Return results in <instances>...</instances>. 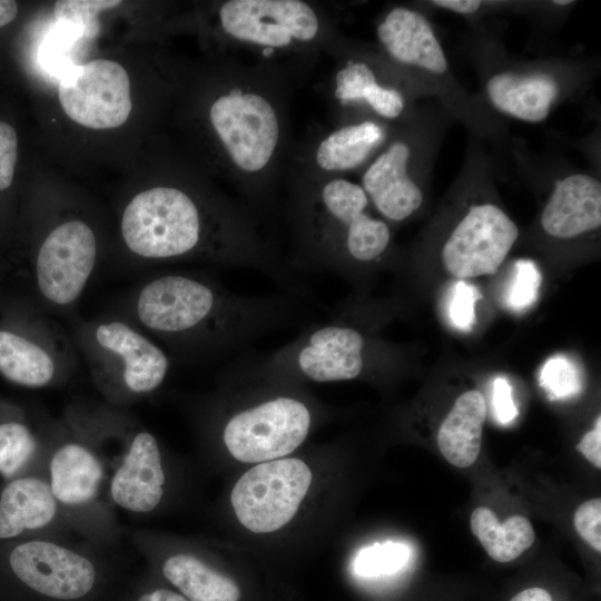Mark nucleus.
<instances>
[{
  "instance_id": "20e7f679",
  "label": "nucleus",
  "mask_w": 601,
  "mask_h": 601,
  "mask_svg": "<svg viewBox=\"0 0 601 601\" xmlns=\"http://www.w3.org/2000/svg\"><path fill=\"white\" fill-rule=\"evenodd\" d=\"M376 49L428 99L437 101L479 140L501 144L508 127L479 95H472L457 79L436 31L421 10L396 4L376 21Z\"/></svg>"
},
{
  "instance_id": "c756f323",
  "label": "nucleus",
  "mask_w": 601,
  "mask_h": 601,
  "mask_svg": "<svg viewBox=\"0 0 601 601\" xmlns=\"http://www.w3.org/2000/svg\"><path fill=\"white\" fill-rule=\"evenodd\" d=\"M573 523L579 535L598 552L601 551V500L591 499L575 511Z\"/></svg>"
},
{
  "instance_id": "7c9ffc66",
  "label": "nucleus",
  "mask_w": 601,
  "mask_h": 601,
  "mask_svg": "<svg viewBox=\"0 0 601 601\" xmlns=\"http://www.w3.org/2000/svg\"><path fill=\"white\" fill-rule=\"evenodd\" d=\"M17 158V132L8 122L0 120V191H4L11 186Z\"/></svg>"
},
{
  "instance_id": "9d476101",
  "label": "nucleus",
  "mask_w": 601,
  "mask_h": 601,
  "mask_svg": "<svg viewBox=\"0 0 601 601\" xmlns=\"http://www.w3.org/2000/svg\"><path fill=\"white\" fill-rule=\"evenodd\" d=\"M333 53L339 58L332 79L333 97L342 110L352 111L351 119L368 117L394 125L408 118L418 107L416 102L427 98L376 47L343 40Z\"/></svg>"
},
{
  "instance_id": "7ed1b4c3",
  "label": "nucleus",
  "mask_w": 601,
  "mask_h": 601,
  "mask_svg": "<svg viewBox=\"0 0 601 601\" xmlns=\"http://www.w3.org/2000/svg\"><path fill=\"white\" fill-rule=\"evenodd\" d=\"M302 174L289 183L287 267L349 274L382 260L391 248L392 230L372 215L362 186L345 177Z\"/></svg>"
},
{
  "instance_id": "cd10ccee",
  "label": "nucleus",
  "mask_w": 601,
  "mask_h": 601,
  "mask_svg": "<svg viewBox=\"0 0 601 601\" xmlns=\"http://www.w3.org/2000/svg\"><path fill=\"white\" fill-rule=\"evenodd\" d=\"M514 268L506 302L511 309L523 311L535 302L542 276L535 263L530 259H519Z\"/></svg>"
},
{
  "instance_id": "dca6fc26",
  "label": "nucleus",
  "mask_w": 601,
  "mask_h": 601,
  "mask_svg": "<svg viewBox=\"0 0 601 601\" xmlns=\"http://www.w3.org/2000/svg\"><path fill=\"white\" fill-rule=\"evenodd\" d=\"M543 233L569 240L601 226V183L585 170L558 176L540 216Z\"/></svg>"
},
{
  "instance_id": "ddd939ff",
  "label": "nucleus",
  "mask_w": 601,
  "mask_h": 601,
  "mask_svg": "<svg viewBox=\"0 0 601 601\" xmlns=\"http://www.w3.org/2000/svg\"><path fill=\"white\" fill-rule=\"evenodd\" d=\"M519 238V228L492 200L473 201L451 228L441 256L445 269L460 279L496 273Z\"/></svg>"
},
{
  "instance_id": "a878e982",
  "label": "nucleus",
  "mask_w": 601,
  "mask_h": 601,
  "mask_svg": "<svg viewBox=\"0 0 601 601\" xmlns=\"http://www.w3.org/2000/svg\"><path fill=\"white\" fill-rule=\"evenodd\" d=\"M119 0H61L53 7V13L59 22L71 26L80 36L92 40L100 32V12L116 8Z\"/></svg>"
},
{
  "instance_id": "c9c22d12",
  "label": "nucleus",
  "mask_w": 601,
  "mask_h": 601,
  "mask_svg": "<svg viewBox=\"0 0 601 601\" xmlns=\"http://www.w3.org/2000/svg\"><path fill=\"white\" fill-rule=\"evenodd\" d=\"M138 601H187L184 597L166 589H158L146 593Z\"/></svg>"
},
{
  "instance_id": "6e6552de",
  "label": "nucleus",
  "mask_w": 601,
  "mask_h": 601,
  "mask_svg": "<svg viewBox=\"0 0 601 601\" xmlns=\"http://www.w3.org/2000/svg\"><path fill=\"white\" fill-rule=\"evenodd\" d=\"M70 335L93 382L115 403L152 393L169 373L170 355L119 314L81 321Z\"/></svg>"
},
{
  "instance_id": "bb28decb",
  "label": "nucleus",
  "mask_w": 601,
  "mask_h": 601,
  "mask_svg": "<svg viewBox=\"0 0 601 601\" xmlns=\"http://www.w3.org/2000/svg\"><path fill=\"white\" fill-rule=\"evenodd\" d=\"M540 384L550 398H566L582 390L578 367L564 356H554L546 361L540 375Z\"/></svg>"
},
{
  "instance_id": "1a4fd4ad",
  "label": "nucleus",
  "mask_w": 601,
  "mask_h": 601,
  "mask_svg": "<svg viewBox=\"0 0 601 601\" xmlns=\"http://www.w3.org/2000/svg\"><path fill=\"white\" fill-rule=\"evenodd\" d=\"M79 355L71 335L21 297L0 303V375L29 388L59 384L76 371Z\"/></svg>"
},
{
  "instance_id": "a211bd4d",
  "label": "nucleus",
  "mask_w": 601,
  "mask_h": 601,
  "mask_svg": "<svg viewBox=\"0 0 601 601\" xmlns=\"http://www.w3.org/2000/svg\"><path fill=\"white\" fill-rule=\"evenodd\" d=\"M164 484L158 442L148 431L137 430L131 434L122 463L111 480V499L127 511L147 513L160 503Z\"/></svg>"
},
{
  "instance_id": "2eb2a0df",
  "label": "nucleus",
  "mask_w": 601,
  "mask_h": 601,
  "mask_svg": "<svg viewBox=\"0 0 601 601\" xmlns=\"http://www.w3.org/2000/svg\"><path fill=\"white\" fill-rule=\"evenodd\" d=\"M9 565L26 587L58 600L85 597L96 582V569L89 559L50 541L17 545L9 555Z\"/></svg>"
},
{
  "instance_id": "473e14b6",
  "label": "nucleus",
  "mask_w": 601,
  "mask_h": 601,
  "mask_svg": "<svg viewBox=\"0 0 601 601\" xmlns=\"http://www.w3.org/2000/svg\"><path fill=\"white\" fill-rule=\"evenodd\" d=\"M577 450L595 467H601V417L594 427L587 432L577 445Z\"/></svg>"
},
{
  "instance_id": "9b49d317",
  "label": "nucleus",
  "mask_w": 601,
  "mask_h": 601,
  "mask_svg": "<svg viewBox=\"0 0 601 601\" xmlns=\"http://www.w3.org/2000/svg\"><path fill=\"white\" fill-rule=\"evenodd\" d=\"M312 406L284 391L246 404L227 416L220 437L229 454L245 463H263L288 455L308 436Z\"/></svg>"
},
{
  "instance_id": "72a5a7b5",
  "label": "nucleus",
  "mask_w": 601,
  "mask_h": 601,
  "mask_svg": "<svg viewBox=\"0 0 601 601\" xmlns=\"http://www.w3.org/2000/svg\"><path fill=\"white\" fill-rule=\"evenodd\" d=\"M430 6L449 10L462 16H474L493 6V2L480 0H435L428 1Z\"/></svg>"
},
{
  "instance_id": "aec40b11",
  "label": "nucleus",
  "mask_w": 601,
  "mask_h": 601,
  "mask_svg": "<svg viewBox=\"0 0 601 601\" xmlns=\"http://www.w3.org/2000/svg\"><path fill=\"white\" fill-rule=\"evenodd\" d=\"M102 466L96 454L79 442H66L50 461V489L57 501L81 505L95 499L102 481Z\"/></svg>"
},
{
  "instance_id": "f704fd0d",
  "label": "nucleus",
  "mask_w": 601,
  "mask_h": 601,
  "mask_svg": "<svg viewBox=\"0 0 601 601\" xmlns=\"http://www.w3.org/2000/svg\"><path fill=\"white\" fill-rule=\"evenodd\" d=\"M510 601H552V597L546 590L534 587L519 592Z\"/></svg>"
},
{
  "instance_id": "412c9836",
  "label": "nucleus",
  "mask_w": 601,
  "mask_h": 601,
  "mask_svg": "<svg viewBox=\"0 0 601 601\" xmlns=\"http://www.w3.org/2000/svg\"><path fill=\"white\" fill-rule=\"evenodd\" d=\"M57 512L50 485L37 477L11 481L0 496V539L48 525Z\"/></svg>"
},
{
  "instance_id": "6ab92c4d",
  "label": "nucleus",
  "mask_w": 601,
  "mask_h": 601,
  "mask_svg": "<svg viewBox=\"0 0 601 601\" xmlns=\"http://www.w3.org/2000/svg\"><path fill=\"white\" fill-rule=\"evenodd\" d=\"M486 413L480 391H466L456 398L437 432L439 449L452 465L467 467L476 461Z\"/></svg>"
},
{
  "instance_id": "39448f33",
  "label": "nucleus",
  "mask_w": 601,
  "mask_h": 601,
  "mask_svg": "<svg viewBox=\"0 0 601 601\" xmlns=\"http://www.w3.org/2000/svg\"><path fill=\"white\" fill-rule=\"evenodd\" d=\"M470 57L483 102L497 116L523 122L546 120L556 106L580 93L591 78L584 61L569 58L516 60L486 28H475Z\"/></svg>"
},
{
  "instance_id": "4be33fe9",
  "label": "nucleus",
  "mask_w": 601,
  "mask_h": 601,
  "mask_svg": "<svg viewBox=\"0 0 601 601\" xmlns=\"http://www.w3.org/2000/svg\"><path fill=\"white\" fill-rule=\"evenodd\" d=\"M162 573L190 601H238L240 598V590L230 578L190 554L169 556L164 562Z\"/></svg>"
},
{
  "instance_id": "393cba45",
  "label": "nucleus",
  "mask_w": 601,
  "mask_h": 601,
  "mask_svg": "<svg viewBox=\"0 0 601 601\" xmlns=\"http://www.w3.org/2000/svg\"><path fill=\"white\" fill-rule=\"evenodd\" d=\"M411 549L401 542L386 541L362 549L354 561L361 577L388 575L401 570L408 561Z\"/></svg>"
},
{
  "instance_id": "f8f14e48",
  "label": "nucleus",
  "mask_w": 601,
  "mask_h": 601,
  "mask_svg": "<svg viewBox=\"0 0 601 601\" xmlns=\"http://www.w3.org/2000/svg\"><path fill=\"white\" fill-rule=\"evenodd\" d=\"M313 474L299 459L258 463L236 482L230 502L238 521L254 533L274 532L298 511Z\"/></svg>"
},
{
  "instance_id": "4468645a",
  "label": "nucleus",
  "mask_w": 601,
  "mask_h": 601,
  "mask_svg": "<svg viewBox=\"0 0 601 601\" xmlns=\"http://www.w3.org/2000/svg\"><path fill=\"white\" fill-rule=\"evenodd\" d=\"M58 98L71 120L91 129L121 126L132 107L127 71L108 59L70 68L60 79Z\"/></svg>"
},
{
  "instance_id": "b1692460",
  "label": "nucleus",
  "mask_w": 601,
  "mask_h": 601,
  "mask_svg": "<svg viewBox=\"0 0 601 601\" xmlns=\"http://www.w3.org/2000/svg\"><path fill=\"white\" fill-rule=\"evenodd\" d=\"M37 445L35 434L22 420H0V474L13 476L31 459Z\"/></svg>"
},
{
  "instance_id": "e433bc0d",
  "label": "nucleus",
  "mask_w": 601,
  "mask_h": 601,
  "mask_svg": "<svg viewBox=\"0 0 601 601\" xmlns=\"http://www.w3.org/2000/svg\"><path fill=\"white\" fill-rule=\"evenodd\" d=\"M18 6L16 1L0 0V28L9 24L17 17Z\"/></svg>"
},
{
  "instance_id": "423d86ee",
  "label": "nucleus",
  "mask_w": 601,
  "mask_h": 601,
  "mask_svg": "<svg viewBox=\"0 0 601 601\" xmlns=\"http://www.w3.org/2000/svg\"><path fill=\"white\" fill-rule=\"evenodd\" d=\"M217 14L236 49L255 53L258 63L290 79L322 51L333 53L342 42L318 4L304 0H227Z\"/></svg>"
},
{
  "instance_id": "f03ea898",
  "label": "nucleus",
  "mask_w": 601,
  "mask_h": 601,
  "mask_svg": "<svg viewBox=\"0 0 601 601\" xmlns=\"http://www.w3.org/2000/svg\"><path fill=\"white\" fill-rule=\"evenodd\" d=\"M292 79L236 59L233 77L208 108V122L242 201L260 218L274 203L287 149V93Z\"/></svg>"
},
{
  "instance_id": "5701e85b",
  "label": "nucleus",
  "mask_w": 601,
  "mask_h": 601,
  "mask_svg": "<svg viewBox=\"0 0 601 601\" xmlns=\"http://www.w3.org/2000/svg\"><path fill=\"white\" fill-rule=\"evenodd\" d=\"M470 523L472 533L486 553L502 563L520 556L535 539L533 526L526 518L513 515L500 522L494 512L485 506L472 512Z\"/></svg>"
},
{
  "instance_id": "c85d7f7f",
  "label": "nucleus",
  "mask_w": 601,
  "mask_h": 601,
  "mask_svg": "<svg viewBox=\"0 0 601 601\" xmlns=\"http://www.w3.org/2000/svg\"><path fill=\"white\" fill-rule=\"evenodd\" d=\"M480 297L475 286L462 279L456 283L449 309L450 319L456 328L465 332L472 328L475 319L474 305Z\"/></svg>"
},
{
  "instance_id": "f257e3e1",
  "label": "nucleus",
  "mask_w": 601,
  "mask_h": 601,
  "mask_svg": "<svg viewBox=\"0 0 601 601\" xmlns=\"http://www.w3.org/2000/svg\"><path fill=\"white\" fill-rule=\"evenodd\" d=\"M302 300L285 292L242 295L205 272L166 270L146 276L131 288L121 300L119 315L164 343L178 358L207 361L307 321Z\"/></svg>"
},
{
  "instance_id": "f3484780",
  "label": "nucleus",
  "mask_w": 601,
  "mask_h": 601,
  "mask_svg": "<svg viewBox=\"0 0 601 601\" xmlns=\"http://www.w3.org/2000/svg\"><path fill=\"white\" fill-rule=\"evenodd\" d=\"M392 125L375 118L346 120L318 139L305 162L304 173L344 177L363 170L387 140Z\"/></svg>"
},
{
  "instance_id": "2f4dec72",
  "label": "nucleus",
  "mask_w": 601,
  "mask_h": 601,
  "mask_svg": "<svg viewBox=\"0 0 601 601\" xmlns=\"http://www.w3.org/2000/svg\"><path fill=\"white\" fill-rule=\"evenodd\" d=\"M493 407L497 421L505 425L518 416V408L512 397V388L503 377H497L493 382Z\"/></svg>"
},
{
  "instance_id": "0eeeda50",
  "label": "nucleus",
  "mask_w": 601,
  "mask_h": 601,
  "mask_svg": "<svg viewBox=\"0 0 601 601\" xmlns=\"http://www.w3.org/2000/svg\"><path fill=\"white\" fill-rule=\"evenodd\" d=\"M453 121L435 100L392 125L383 147L364 167L361 186L387 223H402L425 201L427 180L444 135Z\"/></svg>"
}]
</instances>
